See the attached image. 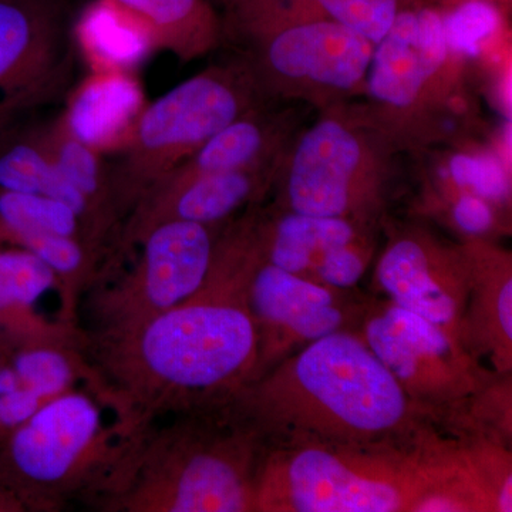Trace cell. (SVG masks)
Here are the masks:
<instances>
[{
	"label": "cell",
	"mask_w": 512,
	"mask_h": 512,
	"mask_svg": "<svg viewBox=\"0 0 512 512\" xmlns=\"http://www.w3.org/2000/svg\"><path fill=\"white\" fill-rule=\"evenodd\" d=\"M259 261L251 225L231 222L191 298L127 332L94 338V372L128 419L148 427L157 413L224 406L254 380L258 335L247 286Z\"/></svg>",
	"instance_id": "1"
},
{
	"label": "cell",
	"mask_w": 512,
	"mask_h": 512,
	"mask_svg": "<svg viewBox=\"0 0 512 512\" xmlns=\"http://www.w3.org/2000/svg\"><path fill=\"white\" fill-rule=\"evenodd\" d=\"M266 446L412 441L436 412L414 402L357 330L296 350L231 400Z\"/></svg>",
	"instance_id": "2"
},
{
	"label": "cell",
	"mask_w": 512,
	"mask_h": 512,
	"mask_svg": "<svg viewBox=\"0 0 512 512\" xmlns=\"http://www.w3.org/2000/svg\"><path fill=\"white\" fill-rule=\"evenodd\" d=\"M151 436L148 429L111 507L130 512H255L265 440L231 404L184 413Z\"/></svg>",
	"instance_id": "3"
},
{
	"label": "cell",
	"mask_w": 512,
	"mask_h": 512,
	"mask_svg": "<svg viewBox=\"0 0 512 512\" xmlns=\"http://www.w3.org/2000/svg\"><path fill=\"white\" fill-rule=\"evenodd\" d=\"M114 403L99 386L43 404L0 443V511L49 510L84 490L111 495L147 429L106 423Z\"/></svg>",
	"instance_id": "4"
},
{
	"label": "cell",
	"mask_w": 512,
	"mask_h": 512,
	"mask_svg": "<svg viewBox=\"0 0 512 512\" xmlns=\"http://www.w3.org/2000/svg\"><path fill=\"white\" fill-rule=\"evenodd\" d=\"M439 468L433 429L412 441L266 446L255 512H412Z\"/></svg>",
	"instance_id": "5"
},
{
	"label": "cell",
	"mask_w": 512,
	"mask_h": 512,
	"mask_svg": "<svg viewBox=\"0 0 512 512\" xmlns=\"http://www.w3.org/2000/svg\"><path fill=\"white\" fill-rule=\"evenodd\" d=\"M394 147L365 114L343 106L323 110L286 148L274 183L276 207L382 227Z\"/></svg>",
	"instance_id": "6"
},
{
	"label": "cell",
	"mask_w": 512,
	"mask_h": 512,
	"mask_svg": "<svg viewBox=\"0 0 512 512\" xmlns=\"http://www.w3.org/2000/svg\"><path fill=\"white\" fill-rule=\"evenodd\" d=\"M266 101L271 99L242 55L212 64L147 104L126 146L109 160L123 222L151 185L222 128Z\"/></svg>",
	"instance_id": "7"
},
{
	"label": "cell",
	"mask_w": 512,
	"mask_h": 512,
	"mask_svg": "<svg viewBox=\"0 0 512 512\" xmlns=\"http://www.w3.org/2000/svg\"><path fill=\"white\" fill-rule=\"evenodd\" d=\"M268 99L303 101L320 110L363 94L376 43L328 19L302 20L242 40Z\"/></svg>",
	"instance_id": "8"
},
{
	"label": "cell",
	"mask_w": 512,
	"mask_h": 512,
	"mask_svg": "<svg viewBox=\"0 0 512 512\" xmlns=\"http://www.w3.org/2000/svg\"><path fill=\"white\" fill-rule=\"evenodd\" d=\"M454 59L439 6L431 0H404L376 43L363 87L372 107L363 114L394 144L404 120H416L430 104H444V97L451 96Z\"/></svg>",
	"instance_id": "9"
},
{
	"label": "cell",
	"mask_w": 512,
	"mask_h": 512,
	"mask_svg": "<svg viewBox=\"0 0 512 512\" xmlns=\"http://www.w3.org/2000/svg\"><path fill=\"white\" fill-rule=\"evenodd\" d=\"M221 228L185 221L151 228L134 265L94 293V338L127 332L191 298L210 272Z\"/></svg>",
	"instance_id": "10"
},
{
	"label": "cell",
	"mask_w": 512,
	"mask_h": 512,
	"mask_svg": "<svg viewBox=\"0 0 512 512\" xmlns=\"http://www.w3.org/2000/svg\"><path fill=\"white\" fill-rule=\"evenodd\" d=\"M356 330L404 392L436 413L497 375L446 330L387 299H369Z\"/></svg>",
	"instance_id": "11"
},
{
	"label": "cell",
	"mask_w": 512,
	"mask_h": 512,
	"mask_svg": "<svg viewBox=\"0 0 512 512\" xmlns=\"http://www.w3.org/2000/svg\"><path fill=\"white\" fill-rule=\"evenodd\" d=\"M367 302L355 291L320 285L261 259L247 286V305L258 335L254 380L315 340L356 330Z\"/></svg>",
	"instance_id": "12"
},
{
	"label": "cell",
	"mask_w": 512,
	"mask_h": 512,
	"mask_svg": "<svg viewBox=\"0 0 512 512\" xmlns=\"http://www.w3.org/2000/svg\"><path fill=\"white\" fill-rule=\"evenodd\" d=\"M373 285L387 301L430 320L461 342L471 285L463 244L444 241L420 225H390Z\"/></svg>",
	"instance_id": "13"
},
{
	"label": "cell",
	"mask_w": 512,
	"mask_h": 512,
	"mask_svg": "<svg viewBox=\"0 0 512 512\" xmlns=\"http://www.w3.org/2000/svg\"><path fill=\"white\" fill-rule=\"evenodd\" d=\"M281 163L258 170L194 177L165 175L151 185L121 225L114 255L136 247L151 228L167 221L224 227L239 211L259 204L274 187Z\"/></svg>",
	"instance_id": "14"
},
{
	"label": "cell",
	"mask_w": 512,
	"mask_h": 512,
	"mask_svg": "<svg viewBox=\"0 0 512 512\" xmlns=\"http://www.w3.org/2000/svg\"><path fill=\"white\" fill-rule=\"evenodd\" d=\"M72 26L66 0H0V97L60 96L72 76Z\"/></svg>",
	"instance_id": "15"
},
{
	"label": "cell",
	"mask_w": 512,
	"mask_h": 512,
	"mask_svg": "<svg viewBox=\"0 0 512 512\" xmlns=\"http://www.w3.org/2000/svg\"><path fill=\"white\" fill-rule=\"evenodd\" d=\"M377 227L339 217L299 214L282 208L256 210L262 261L325 285L356 242L376 237Z\"/></svg>",
	"instance_id": "16"
},
{
	"label": "cell",
	"mask_w": 512,
	"mask_h": 512,
	"mask_svg": "<svg viewBox=\"0 0 512 512\" xmlns=\"http://www.w3.org/2000/svg\"><path fill=\"white\" fill-rule=\"evenodd\" d=\"M471 285L461 342L495 373L512 372V256L493 239H463Z\"/></svg>",
	"instance_id": "17"
},
{
	"label": "cell",
	"mask_w": 512,
	"mask_h": 512,
	"mask_svg": "<svg viewBox=\"0 0 512 512\" xmlns=\"http://www.w3.org/2000/svg\"><path fill=\"white\" fill-rule=\"evenodd\" d=\"M146 106L136 72H90L67 94L59 117L72 136L109 157L126 146Z\"/></svg>",
	"instance_id": "18"
},
{
	"label": "cell",
	"mask_w": 512,
	"mask_h": 512,
	"mask_svg": "<svg viewBox=\"0 0 512 512\" xmlns=\"http://www.w3.org/2000/svg\"><path fill=\"white\" fill-rule=\"evenodd\" d=\"M275 103L279 101H266L242 114L165 175L194 177L258 170L281 163L295 137L296 114L274 109Z\"/></svg>",
	"instance_id": "19"
},
{
	"label": "cell",
	"mask_w": 512,
	"mask_h": 512,
	"mask_svg": "<svg viewBox=\"0 0 512 512\" xmlns=\"http://www.w3.org/2000/svg\"><path fill=\"white\" fill-rule=\"evenodd\" d=\"M55 289L62 293V284L42 259L0 242V348L80 342L69 323H49L36 311L37 302Z\"/></svg>",
	"instance_id": "20"
},
{
	"label": "cell",
	"mask_w": 512,
	"mask_h": 512,
	"mask_svg": "<svg viewBox=\"0 0 512 512\" xmlns=\"http://www.w3.org/2000/svg\"><path fill=\"white\" fill-rule=\"evenodd\" d=\"M404 0H237L227 9L225 35L241 40L265 30L302 22L328 19L379 42L392 26Z\"/></svg>",
	"instance_id": "21"
},
{
	"label": "cell",
	"mask_w": 512,
	"mask_h": 512,
	"mask_svg": "<svg viewBox=\"0 0 512 512\" xmlns=\"http://www.w3.org/2000/svg\"><path fill=\"white\" fill-rule=\"evenodd\" d=\"M0 191L43 195L64 202L114 249V239L96 212L57 167L37 123L23 124L19 119L0 133Z\"/></svg>",
	"instance_id": "22"
},
{
	"label": "cell",
	"mask_w": 512,
	"mask_h": 512,
	"mask_svg": "<svg viewBox=\"0 0 512 512\" xmlns=\"http://www.w3.org/2000/svg\"><path fill=\"white\" fill-rule=\"evenodd\" d=\"M147 30L156 52L190 63L221 45L224 22L208 0H110Z\"/></svg>",
	"instance_id": "23"
},
{
	"label": "cell",
	"mask_w": 512,
	"mask_h": 512,
	"mask_svg": "<svg viewBox=\"0 0 512 512\" xmlns=\"http://www.w3.org/2000/svg\"><path fill=\"white\" fill-rule=\"evenodd\" d=\"M72 37L90 72H136L156 52L147 30L110 0L89 3L72 26Z\"/></svg>",
	"instance_id": "24"
},
{
	"label": "cell",
	"mask_w": 512,
	"mask_h": 512,
	"mask_svg": "<svg viewBox=\"0 0 512 512\" xmlns=\"http://www.w3.org/2000/svg\"><path fill=\"white\" fill-rule=\"evenodd\" d=\"M37 128L47 150L55 158L57 167L83 195L84 200L89 202L101 225L116 244L123 218L117 208L107 156L72 136L59 116L47 123H37Z\"/></svg>",
	"instance_id": "25"
},
{
	"label": "cell",
	"mask_w": 512,
	"mask_h": 512,
	"mask_svg": "<svg viewBox=\"0 0 512 512\" xmlns=\"http://www.w3.org/2000/svg\"><path fill=\"white\" fill-rule=\"evenodd\" d=\"M3 359L19 382L43 403L74 389L77 380L100 383L93 366L87 365L77 353L76 345L30 343L3 350Z\"/></svg>",
	"instance_id": "26"
},
{
	"label": "cell",
	"mask_w": 512,
	"mask_h": 512,
	"mask_svg": "<svg viewBox=\"0 0 512 512\" xmlns=\"http://www.w3.org/2000/svg\"><path fill=\"white\" fill-rule=\"evenodd\" d=\"M436 192H471L510 212V170L497 151H460L448 157Z\"/></svg>",
	"instance_id": "27"
},
{
	"label": "cell",
	"mask_w": 512,
	"mask_h": 512,
	"mask_svg": "<svg viewBox=\"0 0 512 512\" xmlns=\"http://www.w3.org/2000/svg\"><path fill=\"white\" fill-rule=\"evenodd\" d=\"M433 207L464 239H491L507 227V211L471 192H436Z\"/></svg>",
	"instance_id": "28"
},
{
	"label": "cell",
	"mask_w": 512,
	"mask_h": 512,
	"mask_svg": "<svg viewBox=\"0 0 512 512\" xmlns=\"http://www.w3.org/2000/svg\"><path fill=\"white\" fill-rule=\"evenodd\" d=\"M55 94L50 93H22L15 96L0 97V133L10 124L18 121L23 114L37 106L55 100Z\"/></svg>",
	"instance_id": "29"
},
{
	"label": "cell",
	"mask_w": 512,
	"mask_h": 512,
	"mask_svg": "<svg viewBox=\"0 0 512 512\" xmlns=\"http://www.w3.org/2000/svg\"><path fill=\"white\" fill-rule=\"evenodd\" d=\"M222 3H224L225 8H231L232 5H234L237 0H221Z\"/></svg>",
	"instance_id": "30"
},
{
	"label": "cell",
	"mask_w": 512,
	"mask_h": 512,
	"mask_svg": "<svg viewBox=\"0 0 512 512\" xmlns=\"http://www.w3.org/2000/svg\"><path fill=\"white\" fill-rule=\"evenodd\" d=\"M2 359H3V350L0 349V363H2Z\"/></svg>",
	"instance_id": "31"
}]
</instances>
